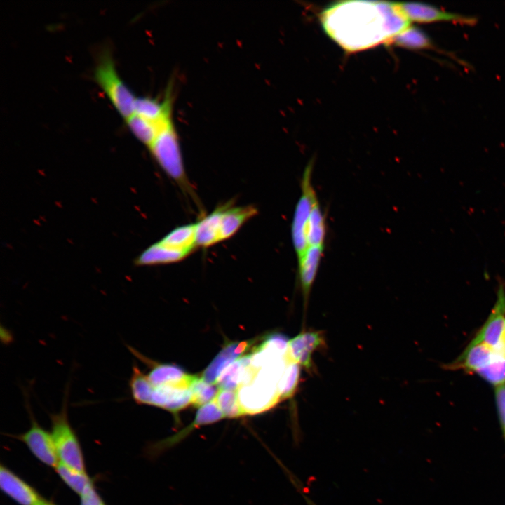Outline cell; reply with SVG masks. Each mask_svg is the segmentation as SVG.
<instances>
[{
  "mask_svg": "<svg viewBox=\"0 0 505 505\" xmlns=\"http://www.w3.org/2000/svg\"><path fill=\"white\" fill-rule=\"evenodd\" d=\"M321 20L330 38L348 51L388 43L411 23L398 3L365 1L335 2L323 11Z\"/></svg>",
  "mask_w": 505,
  "mask_h": 505,
  "instance_id": "1",
  "label": "cell"
},
{
  "mask_svg": "<svg viewBox=\"0 0 505 505\" xmlns=\"http://www.w3.org/2000/svg\"><path fill=\"white\" fill-rule=\"evenodd\" d=\"M280 379L279 373L271 367L256 369L252 381L237 390L243 415L263 412L281 400L278 389Z\"/></svg>",
  "mask_w": 505,
  "mask_h": 505,
  "instance_id": "2",
  "label": "cell"
},
{
  "mask_svg": "<svg viewBox=\"0 0 505 505\" xmlns=\"http://www.w3.org/2000/svg\"><path fill=\"white\" fill-rule=\"evenodd\" d=\"M94 79L116 112L125 119L134 112L136 96L120 76L112 56L107 52L99 58Z\"/></svg>",
  "mask_w": 505,
  "mask_h": 505,
  "instance_id": "3",
  "label": "cell"
},
{
  "mask_svg": "<svg viewBox=\"0 0 505 505\" xmlns=\"http://www.w3.org/2000/svg\"><path fill=\"white\" fill-rule=\"evenodd\" d=\"M147 148L171 179L185 189L189 187L180 140L173 122L166 127Z\"/></svg>",
  "mask_w": 505,
  "mask_h": 505,
  "instance_id": "4",
  "label": "cell"
},
{
  "mask_svg": "<svg viewBox=\"0 0 505 505\" xmlns=\"http://www.w3.org/2000/svg\"><path fill=\"white\" fill-rule=\"evenodd\" d=\"M67 398L60 412L51 415V435L59 462L76 470L85 471V463L79 439L67 416Z\"/></svg>",
  "mask_w": 505,
  "mask_h": 505,
  "instance_id": "5",
  "label": "cell"
},
{
  "mask_svg": "<svg viewBox=\"0 0 505 505\" xmlns=\"http://www.w3.org/2000/svg\"><path fill=\"white\" fill-rule=\"evenodd\" d=\"M314 163V161L311 160L303 173L301 196L296 204L292 221V241L297 260L303 255L308 248L307 227L313 204L317 198L311 182Z\"/></svg>",
  "mask_w": 505,
  "mask_h": 505,
  "instance_id": "6",
  "label": "cell"
},
{
  "mask_svg": "<svg viewBox=\"0 0 505 505\" xmlns=\"http://www.w3.org/2000/svg\"><path fill=\"white\" fill-rule=\"evenodd\" d=\"M471 342L484 343L497 351L505 354V286L501 281L494 308Z\"/></svg>",
  "mask_w": 505,
  "mask_h": 505,
  "instance_id": "7",
  "label": "cell"
},
{
  "mask_svg": "<svg viewBox=\"0 0 505 505\" xmlns=\"http://www.w3.org/2000/svg\"><path fill=\"white\" fill-rule=\"evenodd\" d=\"M398 5L410 22H453L466 25L476 23L475 17L444 10L433 5L419 2H403Z\"/></svg>",
  "mask_w": 505,
  "mask_h": 505,
  "instance_id": "8",
  "label": "cell"
},
{
  "mask_svg": "<svg viewBox=\"0 0 505 505\" xmlns=\"http://www.w3.org/2000/svg\"><path fill=\"white\" fill-rule=\"evenodd\" d=\"M31 452L44 464L56 467L59 463L57 451L50 433L32 419L30 428L18 436Z\"/></svg>",
  "mask_w": 505,
  "mask_h": 505,
  "instance_id": "9",
  "label": "cell"
},
{
  "mask_svg": "<svg viewBox=\"0 0 505 505\" xmlns=\"http://www.w3.org/2000/svg\"><path fill=\"white\" fill-rule=\"evenodd\" d=\"M128 349L135 356L152 365L147 377L153 386L168 385L190 389L191 385L197 377L196 375L187 374L175 365L154 363L135 349L130 346Z\"/></svg>",
  "mask_w": 505,
  "mask_h": 505,
  "instance_id": "10",
  "label": "cell"
},
{
  "mask_svg": "<svg viewBox=\"0 0 505 505\" xmlns=\"http://www.w3.org/2000/svg\"><path fill=\"white\" fill-rule=\"evenodd\" d=\"M325 344V337L320 331H303L289 340L288 354L290 360L308 370L314 368L313 353Z\"/></svg>",
  "mask_w": 505,
  "mask_h": 505,
  "instance_id": "11",
  "label": "cell"
},
{
  "mask_svg": "<svg viewBox=\"0 0 505 505\" xmlns=\"http://www.w3.org/2000/svg\"><path fill=\"white\" fill-rule=\"evenodd\" d=\"M0 487L20 505H45L47 501L27 483L3 465L0 467Z\"/></svg>",
  "mask_w": 505,
  "mask_h": 505,
  "instance_id": "12",
  "label": "cell"
},
{
  "mask_svg": "<svg viewBox=\"0 0 505 505\" xmlns=\"http://www.w3.org/2000/svg\"><path fill=\"white\" fill-rule=\"evenodd\" d=\"M224 417L223 413L214 399L198 408L195 419L189 425L175 434L155 443L152 447V451L154 453L161 452L172 447L184 439L193 430L199 426L215 423Z\"/></svg>",
  "mask_w": 505,
  "mask_h": 505,
  "instance_id": "13",
  "label": "cell"
},
{
  "mask_svg": "<svg viewBox=\"0 0 505 505\" xmlns=\"http://www.w3.org/2000/svg\"><path fill=\"white\" fill-rule=\"evenodd\" d=\"M191 404V391L189 388L177 386L152 385L148 405L163 408L177 414Z\"/></svg>",
  "mask_w": 505,
  "mask_h": 505,
  "instance_id": "14",
  "label": "cell"
},
{
  "mask_svg": "<svg viewBox=\"0 0 505 505\" xmlns=\"http://www.w3.org/2000/svg\"><path fill=\"white\" fill-rule=\"evenodd\" d=\"M218 209L220 242L233 236L247 221L257 214V209L251 205L231 206L227 204Z\"/></svg>",
  "mask_w": 505,
  "mask_h": 505,
  "instance_id": "15",
  "label": "cell"
},
{
  "mask_svg": "<svg viewBox=\"0 0 505 505\" xmlns=\"http://www.w3.org/2000/svg\"><path fill=\"white\" fill-rule=\"evenodd\" d=\"M324 248L325 245L309 246L303 255L297 260L298 279L305 304H307L316 276Z\"/></svg>",
  "mask_w": 505,
  "mask_h": 505,
  "instance_id": "16",
  "label": "cell"
},
{
  "mask_svg": "<svg viewBox=\"0 0 505 505\" xmlns=\"http://www.w3.org/2000/svg\"><path fill=\"white\" fill-rule=\"evenodd\" d=\"M172 102L170 90L161 100L150 97H137L133 114L154 121L168 123L173 121Z\"/></svg>",
  "mask_w": 505,
  "mask_h": 505,
  "instance_id": "17",
  "label": "cell"
},
{
  "mask_svg": "<svg viewBox=\"0 0 505 505\" xmlns=\"http://www.w3.org/2000/svg\"><path fill=\"white\" fill-rule=\"evenodd\" d=\"M159 244L187 257L197 247L196 222L178 227L161 240Z\"/></svg>",
  "mask_w": 505,
  "mask_h": 505,
  "instance_id": "18",
  "label": "cell"
},
{
  "mask_svg": "<svg viewBox=\"0 0 505 505\" xmlns=\"http://www.w3.org/2000/svg\"><path fill=\"white\" fill-rule=\"evenodd\" d=\"M125 120L130 132L147 147L166 127L173 122L170 121L168 123H160L135 114H133Z\"/></svg>",
  "mask_w": 505,
  "mask_h": 505,
  "instance_id": "19",
  "label": "cell"
},
{
  "mask_svg": "<svg viewBox=\"0 0 505 505\" xmlns=\"http://www.w3.org/2000/svg\"><path fill=\"white\" fill-rule=\"evenodd\" d=\"M388 44H394L412 50H433L443 52L438 49L426 32L411 25L393 36Z\"/></svg>",
  "mask_w": 505,
  "mask_h": 505,
  "instance_id": "20",
  "label": "cell"
},
{
  "mask_svg": "<svg viewBox=\"0 0 505 505\" xmlns=\"http://www.w3.org/2000/svg\"><path fill=\"white\" fill-rule=\"evenodd\" d=\"M250 365V354L238 358L222 370L215 384L219 389L237 391L243 382Z\"/></svg>",
  "mask_w": 505,
  "mask_h": 505,
  "instance_id": "21",
  "label": "cell"
},
{
  "mask_svg": "<svg viewBox=\"0 0 505 505\" xmlns=\"http://www.w3.org/2000/svg\"><path fill=\"white\" fill-rule=\"evenodd\" d=\"M220 212L217 208L196 222L197 247L208 248L220 243Z\"/></svg>",
  "mask_w": 505,
  "mask_h": 505,
  "instance_id": "22",
  "label": "cell"
},
{
  "mask_svg": "<svg viewBox=\"0 0 505 505\" xmlns=\"http://www.w3.org/2000/svg\"><path fill=\"white\" fill-rule=\"evenodd\" d=\"M238 342H230L218 353L202 373L201 378L208 383L214 384L222 370L239 356L236 349Z\"/></svg>",
  "mask_w": 505,
  "mask_h": 505,
  "instance_id": "23",
  "label": "cell"
},
{
  "mask_svg": "<svg viewBox=\"0 0 505 505\" xmlns=\"http://www.w3.org/2000/svg\"><path fill=\"white\" fill-rule=\"evenodd\" d=\"M326 236L325 217L318 198L315 200L307 227V243L309 246L325 245Z\"/></svg>",
  "mask_w": 505,
  "mask_h": 505,
  "instance_id": "24",
  "label": "cell"
},
{
  "mask_svg": "<svg viewBox=\"0 0 505 505\" xmlns=\"http://www.w3.org/2000/svg\"><path fill=\"white\" fill-rule=\"evenodd\" d=\"M55 470L62 480L79 496L93 484L86 472L76 470L60 462L56 466Z\"/></svg>",
  "mask_w": 505,
  "mask_h": 505,
  "instance_id": "25",
  "label": "cell"
},
{
  "mask_svg": "<svg viewBox=\"0 0 505 505\" xmlns=\"http://www.w3.org/2000/svg\"><path fill=\"white\" fill-rule=\"evenodd\" d=\"M214 399L224 417L235 418L244 415L237 391L219 389Z\"/></svg>",
  "mask_w": 505,
  "mask_h": 505,
  "instance_id": "26",
  "label": "cell"
},
{
  "mask_svg": "<svg viewBox=\"0 0 505 505\" xmlns=\"http://www.w3.org/2000/svg\"><path fill=\"white\" fill-rule=\"evenodd\" d=\"M190 391L191 404L200 408L214 400L219 388L216 384L208 383L197 377L191 385Z\"/></svg>",
  "mask_w": 505,
  "mask_h": 505,
  "instance_id": "27",
  "label": "cell"
},
{
  "mask_svg": "<svg viewBox=\"0 0 505 505\" xmlns=\"http://www.w3.org/2000/svg\"><path fill=\"white\" fill-rule=\"evenodd\" d=\"M299 377V365L290 361L279 381L278 389L281 400L292 397L297 389Z\"/></svg>",
  "mask_w": 505,
  "mask_h": 505,
  "instance_id": "28",
  "label": "cell"
},
{
  "mask_svg": "<svg viewBox=\"0 0 505 505\" xmlns=\"http://www.w3.org/2000/svg\"><path fill=\"white\" fill-rule=\"evenodd\" d=\"M494 393L499 421L505 434V384L495 387Z\"/></svg>",
  "mask_w": 505,
  "mask_h": 505,
  "instance_id": "29",
  "label": "cell"
},
{
  "mask_svg": "<svg viewBox=\"0 0 505 505\" xmlns=\"http://www.w3.org/2000/svg\"><path fill=\"white\" fill-rule=\"evenodd\" d=\"M80 505H105L100 497L93 484L90 485L82 494L80 495Z\"/></svg>",
  "mask_w": 505,
  "mask_h": 505,
  "instance_id": "30",
  "label": "cell"
},
{
  "mask_svg": "<svg viewBox=\"0 0 505 505\" xmlns=\"http://www.w3.org/2000/svg\"><path fill=\"white\" fill-rule=\"evenodd\" d=\"M45 505H55V504H52V503H50V502L46 501V503Z\"/></svg>",
  "mask_w": 505,
  "mask_h": 505,
  "instance_id": "31",
  "label": "cell"
}]
</instances>
